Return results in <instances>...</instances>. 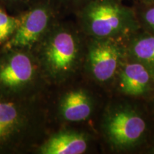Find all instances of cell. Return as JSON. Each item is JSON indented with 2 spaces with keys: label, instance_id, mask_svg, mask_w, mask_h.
<instances>
[{
  "label": "cell",
  "instance_id": "7c38bea8",
  "mask_svg": "<svg viewBox=\"0 0 154 154\" xmlns=\"http://www.w3.org/2000/svg\"><path fill=\"white\" fill-rule=\"evenodd\" d=\"M132 7L140 29L154 34V2L134 3Z\"/></svg>",
  "mask_w": 154,
  "mask_h": 154
},
{
  "label": "cell",
  "instance_id": "5bb4252c",
  "mask_svg": "<svg viewBox=\"0 0 154 154\" xmlns=\"http://www.w3.org/2000/svg\"><path fill=\"white\" fill-rule=\"evenodd\" d=\"M89 1L90 0H60L61 4L66 6L67 8L74 9L75 13Z\"/></svg>",
  "mask_w": 154,
  "mask_h": 154
},
{
  "label": "cell",
  "instance_id": "e0dca14e",
  "mask_svg": "<svg viewBox=\"0 0 154 154\" xmlns=\"http://www.w3.org/2000/svg\"><path fill=\"white\" fill-rule=\"evenodd\" d=\"M149 106L151 107V110L153 111V113H154V99L153 100V101H152V102L151 103H150L149 104Z\"/></svg>",
  "mask_w": 154,
  "mask_h": 154
},
{
  "label": "cell",
  "instance_id": "7a4b0ae2",
  "mask_svg": "<svg viewBox=\"0 0 154 154\" xmlns=\"http://www.w3.org/2000/svg\"><path fill=\"white\" fill-rule=\"evenodd\" d=\"M50 113L42 96H0V154L36 151L48 136Z\"/></svg>",
  "mask_w": 154,
  "mask_h": 154
},
{
  "label": "cell",
  "instance_id": "4fadbf2b",
  "mask_svg": "<svg viewBox=\"0 0 154 154\" xmlns=\"http://www.w3.org/2000/svg\"><path fill=\"white\" fill-rule=\"evenodd\" d=\"M19 21V17L10 16L0 7V47L14 34Z\"/></svg>",
  "mask_w": 154,
  "mask_h": 154
},
{
  "label": "cell",
  "instance_id": "9a60e30c",
  "mask_svg": "<svg viewBox=\"0 0 154 154\" xmlns=\"http://www.w3.org/2000/svg\"><path fill=\"white\" fill-rule=\"evenodd\" d=\"M144 154H154V140L149 147L146 149Z\"/></svg>",
  "mask_w": 154,
  "mask_h": 154
},
{
  "label": "cell",
  "instance_id": "277c9868",
  "mask_svg": "<svg viewBox=\"0 0 154 154\" xmlns=\"http://www.w3.org/2000/svg\"><path fill=\"white\" fill-rule=\"evenodd\" d=\"M54 118L61 127L86 128L97 134V124L110 95L82 74L60 86Z\"/></svg>",
  "mask_w": 154,
  "mask_h": 154
},
{
  "label": "cell",
  "instance_id": "9c48e42d",
  "mask_svg": "<svg viewBox=\"0 0 154 154\" xmlns=\"http://www.w3.org/2000/svg\"><path fill=\"white\" fill-rule=\"evenodd\" d=\"M109 94L149 105L154 99V73L126 55Z\"/></svg>",
  "mask_w": 154,
  "mask_h": 154
},
{
  "label": "cell",
  "instance_id": "3957f363",
  "mask_svg": "<svg viewBox=\"0 0 154 154\" xmlns=\"http://www.w3.org/2000/svg\"><path fill=\"white\" fill-rule=\"evenodd\" d=\"M86 47L78 25L57 21L32 51L48 84L58 87L82 74Z\"/></svg>",
  "mask_w": 154,
  "mask_h": 154
},
{
  "label": "cell",
  "instance_id": "8fae6325",
  "mask_svg": "<svg viewBox=\"0 0 154 154\" xmlns=\"http://www.w3.org/2000/svg\"><path fill=\"white\" fill-rule=\"evenodd\" d=\"M126 55L154 73V34L139 29L124 40Z\"/></svg>",
  "mask_w": 154,
  "mask_h": 154
},
{
  "label": "cell",
  "instance_id": "30bf717a",
  "mask_svg": "<svg viewBox=\"0 0 154 154\" xmlns=\"http://www.w3.org/2000/svg\"><path fill=\"white\" fill-rule=\"evenodd\" d=\"M97 143L100 144L99 136L93 131L64 126L49 135L36 151L40 154H84Z\"/></svg>",
  "mask_w": 154,
  "mask_h": 154
},
{
  "label": "cell",
  "instance_id": "6da1fadb",
  "mask_svg": "<svg viewBox=\"0 0 154 154\" xmlns=\"http://www.w3.org/2000/svg\"><path fill=\"white\" fill-rule=\"evenodd\" d=\"M96 130L102 151L144 154L154 140V113L145 102L110 96Z\"/></svg>",
  "mask_w": 154,
  "mask_h": 154
},
{
  "label": "cell",
  "instance_id": "ba28073f",
  "mask_svg": "<svg viewBox=\"0 0 154 154\" xmlns=\"http://www.w3.org/2000/svg\"><path fill=\"white\" fill-rule=\"evenodd\" d=\"M14 34L2 47L33 51L57 22L50 4H40L19 16Z\"/></svg>",
  "mask_w": 154,
  "mask_h": 154
},
{
  "label": "cell",
  "instance_id": "2e32d148",
  "mask_svg": "<svg viewBox=\"0 0 154 154\" xmlns=\"http://www.w3.org/2000/svg\"><path fill=\"white\" fill-rule=\"evenodd\" d=\"M134 3H143V4H148V3H153L154 2V0H131Z\"/></svg>",
  "mask_w": 154,
  "mask_h": 154
},
{
  "label": "cell",
  "instance_id": "ac0fdd59",
  "mask_svg": "<svg viewBox=\"0 0 154 154\" xmlns=\"http://www.w3.org/2000/svg\"><path fill=\"white\" fill-rule=\"evenodd\" d=\"M10 1H14V0H10Z\"/></svg>",
  "mask_w": 154,
  "mask_h": 154
},
{
  "label": "cell",
  "instance_id": "5b68a950",
  "mask_svg": "<svg viewBox=\"0 0 154 154\" xmlns=\"http://www.w3.org/2000/svg\"><path fill=\"white\" fill-rule=\"evenodd\" d=\"M76 14L86 37L124 40L140 29L133 7L122 0H90Z\"/></svg>",
  "mask_w": 154,
  "mask_h": 154
},
{
  "label": "cell",
  "instance_id": "52a82bcc",
  "mask_svg": "<svg viewBox=\"0 0 154 154\" xmlns=\"http://www.w3.org/2000/svg\"><path fill=\"white\" fill-rule=\"evenodd\" d=\"M125 57L124 40L86 37L82 74L110 95Z\"/></svg>",
  "mask_w": 154,
  "mask_h": 154
},
{
  "label": "cell",
  "instance_id": "8992f818",
  "mask_svg": "<svg viewBox=\"0 0 154 154\" xmlns=\"http://www.w3.org/2000/svg\"><path fill=\"white\" fill-rule=\"evenodd\" d=\"M49 86L33 51L0 47V96L38 97Z\"/></svg>",
  "mask_w": 154,
  "mask_h": 154
}]
</instances>
